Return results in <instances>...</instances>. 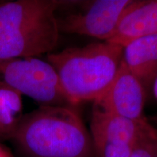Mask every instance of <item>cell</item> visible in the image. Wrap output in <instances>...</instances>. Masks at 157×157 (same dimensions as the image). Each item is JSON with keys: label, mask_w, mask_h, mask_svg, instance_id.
Instances as JSON below:
<instances>
[{"label": "cell", "mask_w": 157, "mask_h": 157, "mask_svg": "<svg viewBox=\"0 0 157 157\" xmlns=\"http://www.w3.org/2000/svg\"><path fill=\"white\" fill-rule=\"evenodd\" d=\"M12 140L27 157H97L90 131L71 106L23 115Z\"/></svg>", "instance_id": "6da1fadb"}, {"label": "cell", "mask_w": 157, "mask_h": 157, "mask_svg": "<svg viewBox=\"0 0 157 157\" xmlns=\"http://www.w3.org/2000/svg\"><path fill=\"white\" fill-rule=\"evenodd\" d=\"M63 3L54 0L0 3V59L50 54L58 42L56 13Z\"/></svg>", "instance_id": "7a4b0ae2"}, {"label": "cell", "mask_w": 157, "mask_h": 157, "mask_svg": "<svg viewBox=\"0 0 157 157\" xmlns=\"http://www.w3.org/2000/svg\"><path fill=\"white\" fill-rule=\"evenodd\" d=\"M124 48L109 42L92 43L50 53L47 61L58 74L72 106L95 101L105 93L123 60Z\"/></svg>", "instance_id": "3957f363"}, {"label": "cell", "mask_w": 157, "mask_h": 157, "mask_svg": "<svg viewBox=\"0 0 157 157\" xmlns=\"http://www.w3.org/2000/svg\"><path fill=\"white\" fill-rule=\"evenodd\" d=\"M0 78L41 106H72L55 68L37 58L0 59Z\"/></svg>", "instance_id": "277c9868"}, {"label": "cell", "mask_w": 157, "mask_h": 157, "mask_svg": "<svg viewBox=\"0 0 157 157\" xmlns=\"http://www.w3.org/2000/svg\"><path fill=\"white\" fill-rule=\"evenodd\" d=\"M151 127L148 121L93 109L90 132L97 157H129L143 133Z\"/></svg>", "instance_id": "5b68a950"}, {"label": "cell", "mask_w": 157, "mask_h": 157, "mask_svg": "<svg viewBox=\"0 0 157 157\" xmlns=\"http://www.w3.org/2000/svg\"><path fill=\"white\" fill-rule=\"evenodd\" d=\"M134 1L97 0L80 13L58 18L60 32L89 36L109 41L122 16Z\"/></svg>", "instance_id": "8992f818"}, {"label": "cell", "mask_w": 157, "mask_h": 157, "mask_svg": "<svg viewBox=\"0 0 157 157\" xmlns=\"http://www.w3.org/2000/svg\"><path fill=\"white\" fill-rule=\"evenodd\" d=\"M146 95L142 84L122 60L109 88L94 101L93 109L134 121H147L143 115Z\"/></svg>", "instance_id": "52a82bcc"}, {"label": "cell", "mask_w": 157, "mask_h": 157, "mask_svg": "<svg viewBox=\"0 0 157 157\" xmlns=\"http://www.w3.org/2000/svg\"><path fill=\"white\" fill-rule=\"evenodd\" d=\"M157 35V0L134 1L106 42L124 48L137 39Z\"/></svg>", "instance_id": "ba28073f"}, {"label": "cell", "mask_w": 157, "mask_h": 157, "mask_svg": "<svg viewBox=\"0 0 157 157\" xmlns=\"http://www.w3.org/2000/svg\"><path fill=\"white\" fill-rule=\"evenodd\" d=\"M123 62L146 93L157 78V35L137 39L124 48Z\"/></svg>", "instance_id": "9c48e42d"}, {"label": "cell", "mask_w": 157, "mask_h": 157, "mask_svg": "<svg viewBox=\"0 0 157 157\" xmlns=\"http://www.w3.org/2000/svg\"><path fill=\"white\" fill-rule=\"evenodd\" d=\"M22 94L0 78V139H13L21 119Z\"/></svg>", "instance_id": "30bf717a"}, {"label": "cell", "mask_w": 157, "mask_h": 157, "mask_svg": "<svg viewBox=\"0 0 157 157\" xmlns=\"http://www.w3.org/2000/svg\"><path fill=\"white\" fill-rule=\"evenodd\" d=\"M129 157H157V129L152 126L143 133Z\"/></svg>", "instance_id": "8fae6325"}, {"label": "cell", "mask_w": 157, "mask_h": 157, "mask_svg": "<svg viewBox=\"0 0 157 157\" xmlns=\"http://www.w3.org/2000/svg\"><path fill=\"white\" fill-rule=\"evenodd\" d=\"M0 157H14L10 151L0 143Z\"/></svg>", "instance_id": "7c38bea8"}, {"label": "cell", "mask_w": 157, "mask_h": 157, "mask_svg": "<svg viewBox=\"0 0 157 157\" xmlns=\"http://www.w3.org/2000/svg\"><path fill=\"white\" fill-rule=\"evenodd\" d=\"M153 91H154V94L155 98L157 100V78L155 79V81L154 82V84H153Z\"/></svg>", "instance_id": "4fadbf2b"}]
</instances>
